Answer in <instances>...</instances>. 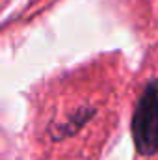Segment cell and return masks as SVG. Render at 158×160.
<instances>
[{
    "mask_svg": "<svg viewBox=\"0 0 158 160\" xmlns=\"http://www.w3.org/2000/svg\"><path fill=\"white\" fill-rule=\"evenodd\" d=\"M134 140L141 155L158 151V82H153L140 99L134 116Z\"/></svg>",
    "mask_w": 158,
    "mask_h": 160,
    "instance_id": "obj_1",
    "label": "cell"
}]
</instances>
